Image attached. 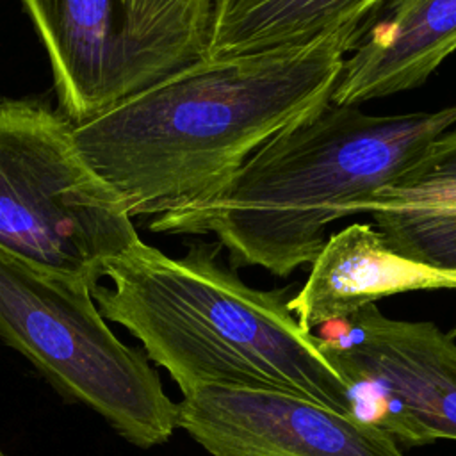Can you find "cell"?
I'll return each mask as SVG.
<instances>
[{"label": "cell", "instance_id": "cell-1", "mask_svg": "<svg viewBox=\"0 0 456 456\" xmlns=\"http://www.w3.org/2000/svg\"><path fill=\"white\" fill-rule=\"evenodd\" d=\"M365 25L305 46L203 57L73 125L82 159L130 217L201 201L258 146L331 102Z\"/></svg>", "mask_w": 456, "mask_h": 456}, {"label": "cell", "instance_id": "cell-2", "mask_svg": "<svg viewBox=\"0 0 456 456\" xmlns=\"http://www.w3.org/2000/svg\"><path fill=\"white\" fill-rule=\"evenodd\" d=\"M194 244L173 258L139 239L102 267L91 296L105 321L126 328L182 395L201 387L274 390L338 413H358L356 392L328 360L319 335L289 310L287 289L246 285Z\"/></svg>", "mask_w": 456, "mask_h": 456}, {"label": "cell", "instance_id": "cell-3", "mask_svg": "<svg viewBox=\"0 0 456 456\" xmlns=\"http://www.w3.org/2000/svg\"><path fill=\"white\" fill-rule=\"evenodd\" d=\"M456 105L435 112L372 116L328 102L267 139L214 192L155 216L151 232L217 237L232 267L289 276L314 264L335 219L363 210L444 130Z\"/></svg>", "mask_w": 456, "mask_h": 456}, {"label": "cell", "instance_id": "cell-4", "mask_svg": "<svg viewBox=\"0 0 456 456\" xmlns=\"http://www.w3.org/2000/svg\"><path fill=\"white\" fill-rule=\"evenodd\" d=\"M0 340L62 397L96 411L135 447L166 444L178 428V403L164 392L144 351L107 326L82 276L0 248Z\"/></svg>", "mask_w": 456, "mask_h": 456}, {"label": "cell", "instance_id": "cell-5", "mask_svg": "<svg viewBox=\"0 0 456 456\" xmlns=\"http://www.w3.org/2000/svg\"><path fill=\"white\" fill-rule=\"evenodd\" d=\"M139 239L121 198L82 159L73 123L0 100V248L93 287Z\"/></svg>", "mask_w": 456, "mask_h": 456}, {"label": "cell", "instance_id": "cell-6", "mask_svg": "<svg viewBox=\"0 0 456 456\" xmlns=\"http://www.w3.org/2000/svg\"><path fill=\"white\" fill-rule=\"evenodd\" d=\"M21 2L73 125L203 59L214 21V0Z\"/></svg>", "mask_w": 456, "mask_h": 456}, {"label": "cell", "instance_id": "cell-7", "mask_svg": "<svg viewBox=\"0 0 456 456\" xmlns=\"http://www.w3.org/2000/svg\"><path fill=\"white\" fill-rule=\"evenodd\" d=\"M328 360L378 399L370 422L408 445L456 440V342L428 321L387 317L376 303L326 322Z\"/></svg>", "mask_w": 456, "mask_h": 456}, {"label": "cell", "instance_id": "cell-8", "mask_svg": "<svg viewBox=\"0 0 456 456\" xmlns=\"http://www.w3.org/2000/svg\"><path fill=\"white\" fill-rule=\"evenodd\" d=\"M178 428L210 456H404L374 422L274 390L196 388Z\"/></svg>", "mask_w": 456, "mask_h": 456}, {"label": "cell", "instance_id": "cell-9", "mask_svg": "<svg viewBox=\"0 0 456 456\" xmlns=\"http://www.w3.org/2000/svg\"><path fill=\"white\" fill-rule=\"evenodd\" d=\"M454 52L456 0H385L344 59L331 103L415 89Z\"/></svg>", "mask_w": 456, "mask_h": 456}, {"label": "cell", "instance_id": "cell-10", "mask_svg": "<svg viewBox=\"0 0 456 456\" xmlns=\"http://www.w3.org/2000/svg\"><path fill=\"white\" fill-rule=\"evenodd\" d=\"M431 289L456 290V271L406 258L370 224L354 223L328 237L305 285L287 306L301 328L312 331L387 296Z\"/></svg>", "mask_w": 456, "mask_h": 456}, {"label": "cell", "instance_id": "cell-11", "mask_svg": "<svg viewBox=\"0 0 456 456\" xmlns=\"http://www.w3.org/2000/svg\"><path fill=\"white\" fill-rule=\"evenodd\" d=\"M385 0H214L205 57L305 46L349 25H365Z\"/></svg>", "mask_w": 456, "mask_h": 456}, {"label": "cell", "instance_id": "cell-12", "mask_svg": "<svg viewBox=\"0 0 456 456\" xmlns=\"http://www.w3.org/2000/svg\"><path fill=\"white\" fill-rule=\"evenodd\" d=\"M378 207L456 210V128L431 139L410 166L376 191L362 212Z\"/></svg>", "mask_w": 456, "mask_h": 456}, {"label": "cell", "instance_id": "cell-13", "mask_svg": "<svg viewBox=\"0 0 456 456\" xmlns=\"http://www.w3.org/2000/svg\"><path fill=\"white\" fill-rule=\"evenodd\" d=\"M369 214L399 255L435 269L456 271V210L378 207Z\"/></svg>", "mask_w": 456, "mask_h": 456}, {"label": "cell", "instance_id": "cell-14", "mask_svg": "<svg viewBox=\"0 0 456 456\" xmlns=\"http://www.w3.org/2000/svg\"><path fill=\"white\" fill-rule=\"evenodd\" d=\"M0 456H2V454H0Z\"/></svg>", "mask_w": 456, "mask_h": 456}]
</instances>
